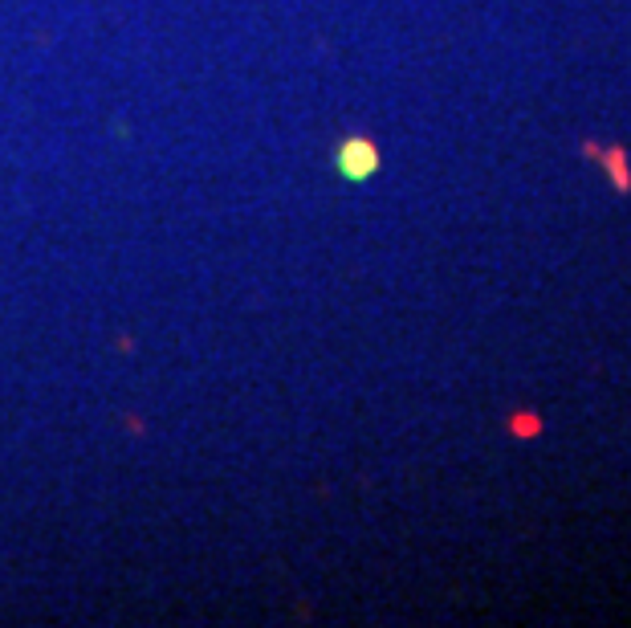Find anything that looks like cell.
Returning <instances> with one entry per match:
<instances>
[{"label":"cell","mask_w":631,"mask_h":628,"mask_svg":"<svg viewBox=\"0 0 631 628\" xmlns=\"http://www.w3.org/2000/svg\"><path fill=\"white\" fill-rule=\"evenodd\" d=\"M339 167L346 180H367L375 167H379V151L367 143V139H346L339 151Z\"/></svg>","instance_id":"cell-1"}]
</instances>
